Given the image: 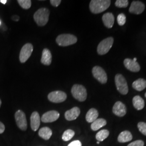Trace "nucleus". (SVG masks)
Returning a JSON list of instances; mask_svg holds the SVG:
<instances>
[{
  "mask_svg": "<svg viewBox=\"0 0 146 146\" xmlns=\"http://www.w3.org/2000/svg\"><path fill=\"white\" fill-rule=\"evenodd\" d=\"M110 3V0H92L89 4V9L93 14H99L107 10Z\"/></svg>",
  "mask_w": 146,
  "mask_h": 146,
  "instance_id": "obj_1",
  "label": "nucleus"
},
{
  "mask_svg": "<svg viewBox=\"0 0 146 146\" xmlns=\"http://www.w3.org/2000/svg\"><path fill=\"white\" fill-rule=\"evenodd\" d=\"M50 11L46 8H41L35 13L34 19L38 26H45L49 20Z\"/></svg>",
  "mask_w": 146,
  "mask_h": 146,
  "instance_id": "obj_2",
  "label": "nucleus"
},
{
  "mask_svg": "<svg viewBox=\"0 0 146 146\" xmlns=\"http://www.w3.org/2000/svg\"><path fill=\"white\" fill-rule=\"evenodd\" d=\"M77 37L70 34H63L58 35L56 42L58 45L62 47H66L76 43L77 42Z\"/></svg>",
  "mask_w": 146,
  "mask_h": 146,
  "instance_id": "obj_3",
  "label": "nucleus"
},
{
  "mask_svg": "<svg viewBox=\"0 0 146 146\" xmlns=\"http://www.w3.org/2000/svg\"><path fill=\"white\" fill-rule=\"evenodd\" d=\"M71 93L73 97L80 102H84L87 99V90L82 85L74 84L71 90Z\"/></svg>",
  "mask_w": 146,
  "mask_h": 146,
  "instance_id": "obj_4",
  "label": "nucleus"
},
{
  "mask_svg": "<svg viewBox=\"0 0 146 146\" xmlns=\"http://www.w3.org/2000/svg\"><path fill=\"white\" fill-rule=\"evenodd\" d=\"M115 82L117 90L122 95H126L128 92V87L125 78L121 74H116Z\"/></svg>",
  "mask_w": 146,
  "mask_h": 146,
  "instance_id": "obj_5",
  "label": "nucleus"
},
{
  "mask_svg": "<svg viewBox=\"0 0 146 146\" xmlns=\"http://www.w3.org/2000/svg\"><path fill=\"white\" fill-rule=\"evenodd\" d=\"M114 43V38L111 37L105 38L100 42L98 46L97 52L101 55H104L110 51Z\"/></svg>",
  "mask_w": 146,
  "mask_h": 146,
  "instance_id": "obj_6",
  "label": "nucleus"
},
{
  "mask_svg": "<svg viewBox=\"0 0 146 146\" xmlns=\"http://www.w3.org/2000/svg\"><path fill=\"white\" fill-rule=\"evenodd\" d=\"M15 119L18 127L22 131H26L27 121L25 113L21 110H17L15 114Z\"/></svg>",
  "mask_w": 146,
  "mask_h": 146,
  "instance_id": "obj_7",
  "label": "nucleus"
},
{
  "mask_svg": "<svg viewBox=\"0 0 146 146\" xmlns=\"http://www.w3.org/2000/svg\"><path fill=\"white\" fill-rule=\"evenodd\" d=\"M33 51V46L31 43H27L21 49L19 58L21 63H25L31 57Z\"/></svg>",
  "mask_w": 146,
  "mask_h": 146,
  "instance_id": "obj_8",
  "label": "nucleus"
},
{
  "mask_svg": "<svg viewBox=\"0 0 146 146\" xmlns=\"http://www.w3.org/2000/svg\"><path fill=\"white\" fill-rule=\"evenodd\" d=\"M92 73L94 78L101 84H105L107 82V75L103 68L95 66L92 69Z\"/></svg>",
  "mask_w": 146,
  "mask_h": 146,
  "instance_id": "obj_9",
  "label": "nucleus"
},
{
  "mask_svg": "<svg viewBox=\"0 0 146 146\" xmlns=\"http://www.w3.org/2000/svg\"><path fill=\"white\" fill-rule=\"evenodd\" d=\"M48 100L54 103H61L67 99V95L62 91H54L48 94Z\"/></svg>",
  "mask_w": 146,
  "mask_h": 146,
  "instance_id": "obj_10",
  "label": "nucleus"
},
{
  "mask_svg": "<svg viewBox=\"0 0 146 146\" xmlns=\"http://www.w3.org/2000/svg\"><path fill=\"white\" fill-rule=\"evenodd\" d=\"M60 117V114L56 110L48 111L42 115L41 121L44 123L52 122L58 120Z\"/></svg>",
  "mask_w": 146,
  "mask_h": 146,
  "instance_id": "obj_11",
  "label": "nucleus"
},
{
  "mask_svg": "<svg viewBox=\"0 0 146 146\" xmlns=\"http://www.w3.org/2000/svg\"><path fill=\"white\" fill-rule=\"evenodd\" d=\"M145 9V5L142 2L134 1L131 3L129 11L131 13L138 15L142 13Z\"/></svg>",
  "mask_w": 146,
  "mask_h": 146,
  "instance_id": "obj_12",
  "label": "nucleus"
},
{
  "mask_svg": "<svg viewBox=\"0 0 146 146\" xmlns=\"http://www.w3.org/2000/svg\"><path fill=\"white\" fill-rule=\"evenodd\" d=\"M113 112L115 115L117 116L123 117L127 113V108L125 107V105L122 102L117 101L113 106Z\"/></svg>",
  "mask_w": 146,
  "mask_h": 146,
  "instance_id": "obj_13",
  "label": "nucleus"
},
{
  "mask_svg": "<svg viewBox=\"0 0 146 146\" xmlns=\"http://www.w3.org/2000/svg\"><path fill=\"white\" fill-rule=\"evenodd\" d=\"M123 63L125 68L131 72H138L140 70V66L139 64L131 58H125Z\"/></svg>",
  "mask_w": 146,
  "mask_h": 146,
  "instance_id": "obj_14",
  "label": "nucleus"
},
{
  "mask_svg": "<svg viewBox=\"0 0 146 146\" xmlns=\"http://www.w3.org/2000/svg\"><path fill=\"white\" fill-rule=\"evenodd\" d=\"M80 110L78 107H75L71 110H68L66 111L64 116L66 119L68 121H73L76 120L80 114Z\"/></svg>",
  "mask_w": 146,
  "mask_h": 146,
  "instance_id": "obj_15",
  "label": "nucleus"
},
{
  "mask_svg": "<svg viewBox=\"0 0 146 146\" xmlns=\"http://www.w3.org/2000/svg\"><path fill=\"white\" fill-rule=\"evenodd\" d=\"M41 122V119L39 114L37 111H34L31 116V125L33 131H36L39 128Z\"/></svg>",
  "mask_w": 146,
  "mask_h": 146,
  "instance_id": "obj_16",
  "label": "nucleus"
},
{
  "mask_svg": "<svg viewBox=\"0 0 146 146\" xmlns=\"http://www.w3.org/2000/svg\"><path fill=\"white\" fill-rule=\"evenodd\" d=\"M115 18L111 13H107L102 16V21L104 26L108 28H111L114 23Z\"/></svg>",
  "mask_w": 146,
  "mask_h": 146,
  "instance_id": "obj_17",
  "label": "nucleus"
},
{
  "mask_svg": "<svg viewBox=\"0 0 146 146\" xmlns=\"http://www.w3.org/2000/svg\"><path fill=\"white\" fill-rule=\"evenodd\" d=\"M52 60V56L50 51L47 48H45L43 50L42 52V58L41 60V62L43 64L49 66Z\"/></svg>",
  "mask_w": 146,
  "mask_h": 146,
  "instance_id": "obj_18",
  "label": "nucleus"
},
{
  "mask_svg": "<svg viewBox=\"0 0 146 146\" xmlns=\"http://www.w3.org/2000/svg\"><path fill=\"white\" fill-rule=\"evenodd\" d=\"M98 111L95 108H91L87 112L86 116V119L89 123H93L94 121L98 119Z\"/></svg>",
  "mask_w": 146,
  "mask_h": 146,
  "instance_id": "obj_19",
  "label": "nucleus"
},
{
  "mask_svg": "<svg viewBox=\"0 0 146 146\" xmlns=\"http://www.w3.org/2000/svg\"><path fill=\"white\" fill-rule=\"evenodd\" d=\"M133 139V136L131 132L128 131H125L121 132L117 138V140L120 143H125L130 141Z\"/></svg>",
  "mask_w": 146,
  "mask_h": 146,
  "instance_id": "obj_20",
  "label": "nucleus"
},
{
  "mask_svg": "<svg viewBox=\"0 0 146 146\" xmlns=\"http://www.w3.org/2000/svg\"><path fill=\"white\" fill-rule=\"evenodd\" d=\"M133 104L135 108L138 110H140L145 107V101L141 96L137 95L133 99Z\"/></svg>",
  "mask_w": 146,
  "mask_h": 146,
  "instance_id": "obj_21",
  "label": "nucleus"
},
{
  "mask_svg": "<svg viewBox=\"0 0 146 146\" xmlns=\"http://www.w3.org/2000/svg\"><path fill=\"white\" fill-rule=\"evenodd\" d=\"M132 86L136 90L142 91L146 88V80L143 78L137 79L133 83Z\"/></svg>",
  "mask_w": 146,
  "mask_h": 146,
  "instance_id": "obj_22",
  "label": "nucleus"
},
{
  "mask_svg": "<svg viewBox=\"0 0 146 146\" xmlns=\"http://www.w3.org/2000/svg\"><path fill=\"white\" fill-rule=\"evenodd\" d=\"M38 135L45 140H49L52 135V131L48 127H43L38 131Z\"/></svg>",
  "mask_w": 146,
  "mask_h": 146,
  "instance_id": "obj_23",
  "label": "nucleus"
},
{
  "mask_svg": "<svg viewBox=\"0 0 146 146\" xmlns=\"http://www.w3.org/2000/svg\"><path fill=\"white\" fill-rule=\"evenodd\" d=\"M107 121L104 119H97L92 123L91 128L93 131H96L99 130L102 127L106 125Z\"/></svg>",
  "mask_w": 146,
  "mask_h": 146,
  "instance_id": "obj_24",
  "label": "nucleus"
},
{
  "mask_svg": "<svg viewBox=\"0 0 146 146\" xmlns=\"http://www.w3.org/2000/svg\"><path fill=\"white\" fill-rule=\"evenodd\" d=\"M110 135L109 131L107 129H103L99 131L96 135V139L98 141H103L107 139Z\"/></svg>",
  "mask_w": 146,
  "mask_h": 146,
  "instance_id": "obj_25",
  "label": "nucleus"
},
{
  "mask_svg": "<svg viewBox=\"0 0 146 146\" xmlns=\"http://www.w3.org/2000/svg\"><path fill=\"white\" fill-rule=\"evenodd\" d=\"M75 135V132L72 129H67L65 131L62 135V140L64 141H69Z\"/></svg>",
  "mask_w": 146,
  "mask_h": 146,
  "instance_id": "obj_26",
  "label": "nucleus"
},
{
  "mask_svg": "<svg viewBox=\"0 0 146 146\" xmlns=\"http://www.w3.org/2000/svg\"><path fill=\"white\" fill-rule=\"evenodd\" d=\"M17 2L21 7L25 9H28L31 7V0H18Z\"/></svg>",
  "mask_w": 146,
  "mask_h": 146,
  "instance_id": "obj_27",
  "label": "nucleus"
},
{
  "mask_svg": "<svg viewBox=\"0 0 146 146\" xmlns=\"http://www.w3.org/2000/svg\"><path fill=\"white\" fill-rule=\"evenodd\" d=\"M116 7L118 8H126L128 5V1L127 0H117L115 3Z\"/></svg>",
  "mask_w": 146,
  "mask_h": 146,
  "instance_id": "obj_28",
  "label": "nucleus"
},
{
  "mask_svg": "<svg viewBox=\"0 0 146 146\" xmlns=\"http://www.w3.org/2000/svg\"><path fill=\"white\" fill-rule=\"evenodd\" d=\"M117 23L119 26H123L125 24V21H126V17L124 14H120L119 15L117 16Z\"/></svg>",
  "mask_w": 146,
  "mask_h": 146,
  "instance_id": "obj_29",
  "label": "nucleus"
},
{
  "mask_svg": "<svg viewBox=\"0 0 146 146\" xmlns=\"http://www.w3.org/2000/svg\"><path fill=\"white\" fill-rule=\"evenodd\" d=\"M137 127L141 133L144 135L146 136V123L140 122L137 124Z\"/></svg>",
  "mask_w": 146,
  "mask_h": 146,
  "instance_id": "obj_30",
  "label": "nucleus"
},
{
  "mask_svg": "<svg viewBox=\"0 0 146 146\" xmlns=\"http://www.w3.org/2000/svg\"><path fill=\"white\" fill-rule=\"evenodd\" d=\"M144 142L142 140H136L133 142H131L127 146H143Z\"/></svg>",
  "mask_w": 146,
  "mask_h": 146,
  "instance_id": "obj_31",
  "label": "nucleus"
},
{
  "mask_svg": "<svg viewBox=\"0 0 146 146\" xmlns=\"http://www.w3.org/2000/svg\"><path fill=\"white\" fill-rule=\"evenodd\" d=\"M50 2L52 6L58 7V6L60 5L61 1V0H50Z\"/></svg>",
  "mask_w": 146,
  "mask_h": 146,
  "instance_id": "obj_32",
  "label": "nucleus"
},
{
  "mask_svg": "<svg viewBox=\"0 0 146 146\" xmlns=\"http://www.w3.org/2000/svg\"><path fill=\"white\" fill-rule=\"evenodd\" d=\"M68 146H82V143L78 140H75L70 143Z\"/></svg>",
  "mask_w": 146,
  "mask_h": 146,
  "instance_id": "obj_33",
  "label": "nucleus"
},
{
  "mask_svg": "<svg viewBox=\"0 0 146 146\" xmlns=\"http://www.w3.org/2000/svg\"><path fill=\"white\" fill-rule=\"evenodd\" d=\"M5 131V126L0 121V134H2Z\"/></svg>",
  "mask_w": 146,
  "mask_h": 146,
  "instance_id": "obj_34",
  "label": "nucleus"
},
{
  "mask_svg": "<svg viewBox=\"0 0 146 146\" xmlns=\"http://www.w3.org/2000/svg\"><path fill=\"white\" fill-rule=\"evenodd\" d=\"M12 20L14 21H19L20 20V17L17 15H14L11 17Z\"/></svg>",
  "mask_w": 146,
  "mask_h": 146,
  "instance_id": "obj_35",
  "label": "nucleus"
},
{
  "mask_svg": "<svg viewBox=\"0 0 146 146\" xmlns=\"http://www.w3.org/2000/svg\"><path fill=\"white\" fill-rule=\"evenodd\" d=\"M7 0H1L0 1V2L3 3V4H4V5H5V3H7Z\"/></svg>",
  "mask_w": 146,
  "mask_h": 146,
  "instance_id": "obj_36",
  "label": "nucleus"
},
{
  "mask_svg": "<svg viewBox=\"0 0 146 146\" xmlns=\"http://www.w3.org/2000/svg\"><path fill=\"white\" fill-rule=\"evenodd\" d=\"M133 60L134 61H136V58H133Z\"/></svg>",
  "mask_w": 146,
  "mask_h": 146,
  "instance_id": "obj_37",
  "label": "nucleus"
},
{
  "mask_svg": "<svg viewBox=\"0 0 146 146\" xmlns=\"http://www.w3.org/2000/svg\"><path fill=\"white\" fill-rule=\"evenodd\" d=\"M1 104H2V102H1V99H0V107H1Z\"/></svg>",
  "mask_w": 146,
  "mask_h": 146,
  "instance_id": "obj_38",
  "label": "nucleus"
},
{
  "mask_svg": "<svg viewBox=\"0 0 146 146\" xmlns=\"http://www.w3.org/2000/svg\"><path fill=\"white\" fill-rule=\"evenodd\" d=\"M100 142L99 141H98V142H97V144H99Z\"/></svg>",
  "mask_w": 146,
  "mask_h": 146,
  "instance_id": "obj_39",
  "label": "nucleus"
},
{
  "mask_svg": "<svg viewBox=\"0 0 146 146\" xmlns=\"http://www.w3.org/2000/svg\"><path fill=\"white\" fill-rule=\"evenodd\" d=\"M145 97L146 98V93H145Z\"/></svg>",
  "mask_w": 146,
  "mask_h": 146,
  "instance_id": "obj_40",
  "label": "nucleus"
},
{
  "mask_svg": "<svg viewBox=\"0 0 146 146\" xmlns=\"http://www.w3.org/2000/svg\"><path fill=\"white\" fill-rule=\"evenodd\" d=\"M0 25H1V21H0Z\"/></svg>",
  "mask_w": 146,
  "mask_h": 146,
  "instance_id": "obj_41",
  "label": "nucleus"
}]
</instances>
